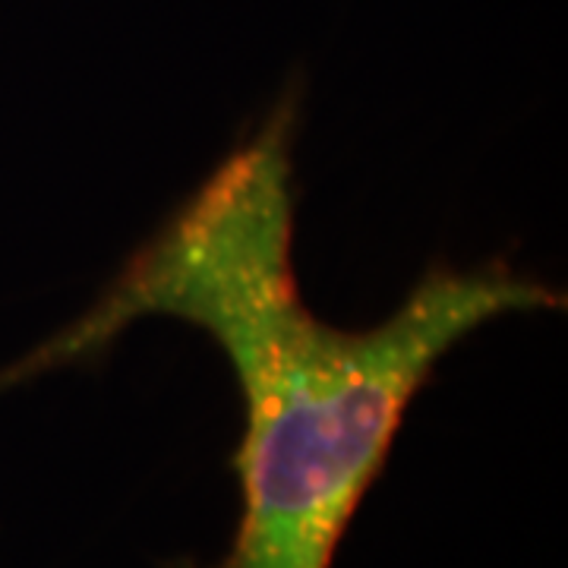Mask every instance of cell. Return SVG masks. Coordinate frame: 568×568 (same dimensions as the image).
<instances>
[{"label":"cell","mask_w":568,"mask_h":568,"mask_svg":"<svg viewBox=\"0 0 568 568\" xmlns=\"http://www.w3.org/2000/svg\"><path fill=\"white\" fill-rule=\"evenodd\" d=\"M297 118V92L287 89L95 304L0 369L3 395L95 361L149 316L203 328L244 398L231 462L241 521L205 568H332L407 407L448 351L499 316L566 306V294L493 260L433 265L379 325L323 323L294 272Z\"/></svg>","instance_id":"1"}]
</instances>
